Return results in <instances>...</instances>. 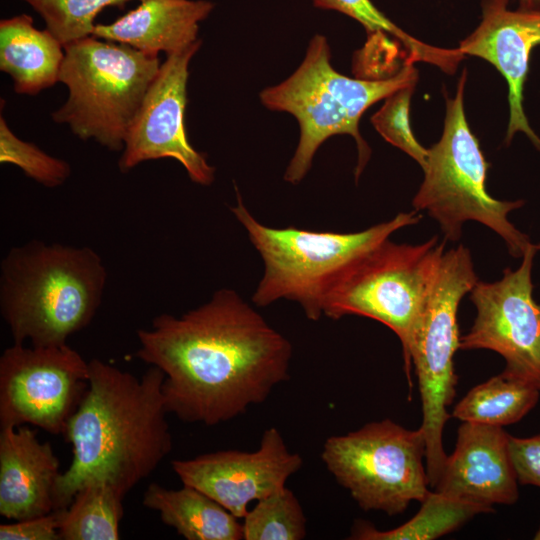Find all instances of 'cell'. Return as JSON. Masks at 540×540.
I'll use <instances>...</instances> for the list:
<instances>
[{
	"mask_svg": "<svg viewBox=\"0 0 540 540\" xmlns=\"http://www.w3.org/2000/svg\"><path fill=\"white\" fill-rule=\"evenodd\" d=\"M137 338V357L164 374L167 412L187 423L229 421L289 378L290 341L232 289L180 316L154 317Z\"/></svg>",
	"mask_w": 540,
	"mask_h": 540,
	"instance_id": "1",
	"label": "cell"
},
{
	"mask_svg": "<svg viewBox=\"0 0 540 540\" xmlns=\"http://www.w3.org/2000/svg\"><path fill=\"white\" fill-rule=\"evenodd\" d=\"M163 380L155 366L138 378L100 359L89 361L87 391L64 433L73 457L57 482L55 510L67 508L76 491L94 481L125 497L170 453Z\"/></svg>",
	"mask_w": 540,
	"mask_h": 540,
	"instance_id": "2",
	"label": "cell"
},
{
	"mask_svg": "<svg viewBox=\"0 0 540 540\" xmlns=\"http://www.w3.org/2000/svg\"><path fill=\"white\" fill-rule=\"evenodd\" d=\"M106 283L91 247L34 239L10 248L0 263V313L13 343L67 344L93 320Z\"/></svg>",
	"mask_w": 540,
	"mask_h": 540,
	"instance_id": "3",
	"label": "cell"
},
{
	"mask_svg": "<svg viewBox=\"0 0 540 540\" xmlns=\"http://www.w3.org/2000/svg\"><path fill=\"white\" fill-rule=\"evenodd\" d=\"M417 78V71L410 64L383 79H354L340 74L330 63L326 37L313 36L295 72L260 93L266 108L292 114L300 127L298 145L284 180L291 184L301 182L321 144L333 135L348 134L355 139L358 149L354 173L357 181L371 154L359 132L360 118L371 105Z\"/></svg>",
	"mask_w": 540,
	"mask_h": 540,
	"instance_id": "4",
	"label": "cell"
},
{
	"mask_svg": "<svg viewBox=\"0 0 540 540\" xmlns=\"http://www.w3.org/2000/svg\"><path fill=\"white\" fill-rule=\"evenodd\" d=\"M230 209L264 262L252 302L264 307L277 300H290L298 303L312 321L321 318L329 290L352 261L421 219L414 210L351 233L273 228L249 212L237 188L236 204Z\"/></svg>",
	"mask_w": 540,
	"mask_h": 540,
	"instance_id": "5",
	"label": "cell"
},
{
	"mask_svg": "<svg viewBox=\"0 0 540 540\" xmlns=\"http://www.w3.org/2000/svg\"><path fill=\"white\" fill-rule=\"evenodd\" d=\"M59 82L65 103L52 113L81 140L111 151L123 149L127 133L158 74V55L90 36L64 46Z\"/></svg>",
	"mask_w": 540,
	"mask_h": 540,
	"instance_id": "6",
	"label": "cell"
},
{
	"mask_svg": "<svg viewBox=\"0 0 540 540\" xmlns=\"http://www.w3.org/2000/svg\"><path fill=\"white\" fill-rule=\"evenodd\" d=\"M466 79L464 69L455 97L446 96L443 133L428 149L424 178L412 204L415 211H426L439 224L445 240L458 241L463 224L476 221L497 233L511 256L522 258L532 242L507 216L525 201H502L487 192L488 163L464 111Z\"/></svg>",
	"mask_w": 540,
	"mask_h": 540,
	"instance_id": "7",
	"label": "cell"
},
{
	"mask_svg": "<svg viewBox=\"0 0 540 540\" xmlns=\"http://www.w3.org/2000/svg\"><path fill=\"white\" fill-rule=\"evenodd\" d=\"M445 250L434 236L421 244L386 239L352 261L329 290L323 315H357L376 320L399 338L411 385L414 331Z\"/></svg>",
	"mask_w": 540,
	"mask_h": 540,
	"instance_id": "8",
	"label": "cell"
},
{
	"mask_svg": "<svg viewBox=\"0 0 540 540\" xmlns=\"http://www.w3.org/2000/svg\"><path fill=\"white\" fill-rule=\"evenodd\" d=\"M478 281L469 249L444 252L418 319L410 349L422 403L426 470L431 489L446 461L442 435L456 394L454 356L460 345L457 312L460 301Z\"/></svg>",
	"mask_w": 540,
	"mask_h": 540,
	"instance_id": "9",
	"label": "cell"
},
{
	"mask_svg": "<svg viewBox=\"0 0 540 540\" xmlns=\"http://www.w3.org/2000/svg\"><path fill=\"white\" fill-rule=\"evenodd\" d=\"M321 459L364 511L401 514L430 492L422 431L390 419L327 438Z\"/></svg>",
	"mask_w": 540,
	"mask_h": 540,
	"instance_id": "10",
	"label": "cell"
},
{
	"mask_svg": "<svg viewBox=\"0 0 540 540\" xmlns=\"http://www.w3.org/2000/svg\"><path fill=\"white\" fill-rule=\"evenodd\" d=\"M89 385V361L68 344H15L0 357V427L30 424L59 435Z\"/></svg>",
	"mask_w": 540,
	"mask_h": 540,
	"instance_id": "11",
	"label": "cell"
},
{
	"mask_svg": "<svg viewBox=\"0 0 540 540\" xmlns=\"http://www.w3.org/2000/svg\"><path fill=\"white\" fill-rule=\"evenodd\" d=\"M540 244H530L520 266L506 268L495 282L477 281L470 293L474 323L459 349L500 354L503 374L540 391V303L533 297L532 268Z\"/></svg>",
	"mask_w": 540,
	"mask_h": 540,
	"instance_id": "12",
	"label": "cell"
},
{
	"mask_svg": "<svg viewBox=\"0 0 540 540\" xmlns=\"http://www.w3.org/2000/svg\"><path fill=\"white\" fill-rule=\"evenodd\" d=\"M201 43L198 39L167 55L160 65L127 133L118 161L122 173L145 161L170 158L184 167L192 182L213 183L215 168L191 145L184 126L189 63Z\"/></svg>",
	"mask_w": 540,
	"mask_h": 540,
	"instance_id": "13",
	"label": "cell"
},
{
	"mask_svg": "<svg viewBox=\"0 0 540 540\" xmlns=\"http://www.w3.org/2000/svg\"><path fill=\"white\" fill-rule=\"evenodd\" d=\"M171 465L182 484L202 491L243 519L250 502L284 488L288 478L302 467L303 459L289 451L277 428L270 427L253 452L220 450L173 460Z\"/></svg>",
	"mask_w": 540,
	"mask_h": 540,
	"instance_id": "14",
	"label": "cell"
},
{
	"mask_svg": "<svg viewBox=\"0 0 540 540\" xmlns=\"http://www.w3.org/2000/svg\"><path fill=\"white\" fill-rule=\"evenodd\" d=\"M509 0H482V19L460 42L464 55L480 57L496 67L508 84L509 121L505 142L524 133L540 152V137L530 126L523 106L530 56L540 45V8L511 10Z\"/></svg>",
	"mask_w": 540,
	"mask_h": 540,
	"instance_id": "15",
	"label": "cell"
},
{
	"mask_svg": "<svg viewBox=\"0 0 540 540\" xmlns=\"http://www.w3.org/2000/svg\"><path fill=\"white\" fill-rule=\"evenodd\" d=\"M503 427L463 422L453 453L431 489L445 496L493 508L519 498L518 479Z\"/></svg>",
	"mask_w": 540,
	"mask_h": 540,
	"instance_id": "16",
	"label": "cell"
},
{
	"mask_svg": "<svg viewBox=\"0 0 540 540\" xmlns=\"http://www.w3.org/2000/svg\"><path fill=\"white\" fill-rule=\"evenodd\" d=\"M49 442L25 425L0 431V515L19 521L55 510L54 492L62 472Z\"/></svg>",
	"mask_w": 540,
	"mask_h": 540,
	"instance_id": "17",
	"label": "cell"
},
{
	"mask_svg": "<svg viewBox=\"0 0 540 540\" xmlns=\"http://www.w3.org/2000/svg\"><path fill=\"white\" fill-rule=\"evenodd\" d=\"M214 7L208 0H144L112 23L96 24L92 36L170 55L198 40L199 25Z\"/></svg>",
	"mask_w": 540,
	"mask_h": 540,
	"instance_id": "18",
	"label": "cell"
},
{
	"mask_svg": "<svg viewBox=\"0 0 540 540\" xmlns=\"http://www.w3.org/2000/svg\"><path fill=\"white\" fill-rule=\"evenodd\" d=\"M65 50L46 28L20 14L0 21V70L17 94L36 95L59 82Z\"/></svg>",
	"mask_w": 540,
	"mask_h": 540,
	"instance_id": "19",
	"label": "cell"
},
{
	"mask_svg": "<svg viewBox=\"0 0 540 540\" xmlns=\"http://www.w3.org/2000/svg\"><path fill=\"white\" fill-rule=\"evenodd\" d=\"M182 485L168 489L151 483L143 494V506L158 512L164 524L187 540L243 539L239 518L202 491Z\"/></svg>",
	"mask_w": 540,
	"mask_h": 540,
	"instance_id": "20",
	"label": "cell"
},
{
	"mask_svg": "<svg viewBox=\"0 0 540 540\" xmlns=\"http://www.w3.org/2000/svg\"><path fill=\"white\" fill-rule=\"evenodd\" d=\"M494 509L451 498L430 490L418 513L403 525L379 530L370 523L356 521L350 539L355 540H430L448 534L480 513Z\"/></svg>",
	"mask_w": 540,
	"mask_h": 540,
	"instance_id": "21",
	"label": "cell"
},
{
	"mask_svg": "<svg viewBox=\"0 0 540 540\" xmlns=\"http://www.w3.org/2000/svg\"><path fill=\"white\" fill-rule=\"evenodd\" d=\"M540 391L501 373L472 388L452 411L462 422L503 427L520 421L537 404Z\"/></svg>",
	"mask_w": 540,
	"mask_h": 540,
	"instance_id": "22",
	"label": "cell"
},
{
	"mask_svg": "<svg viewBox=\"0 0 540 540\" xmlns=\"http://www.w3.org/2000/svg\"><path fill=\"white\" fill-rule=\"evenodd\" d=\"M124 496L105 482L80 487L65 509L60 540H118Z\"/></svg>",
	"mask_w": 540,
	"mask_h": 540,
	"instance_id": "23",
	"label": "cell"
},
{
	"mask_svg": "<svg viewBox=\"0 0 540 540\" xmlns=\"http://www.w3.org/2000/svg\"><path fill=\"white\" fill-rule=\"evenodd\" d=\"M315 7L343 13L361 23L371 34H385L399 41L407 53L405 64L423 61L452 74L464 55L458 48L444 49L425 44L404 32L371 0H312Z\"/></svg>",
	"mask_w": 540,
	"mask_h": 540,
	"instance_id": "24",
	"label": "cell"
},
{
	"mask_svg": "<svg viewBox=\"0 0 540 540\" xmlns=\"http://www.w3.org/2000/svg\"><path fill=\"white\" fill-rule=\"evenodd\" d=\"M243 520L245 540H302L307 534L302 506L286 486L258 500Z\"/></svg>",
	"mask_w": 540,
	"mask_h": 540,
	"instance_id": "25",
	"label": "cell"
},
{
	"mask_svg": "<svg viewBox=\"0 0 540 540\" xmlns=\"http://www.w3.org/2000/svg\"><path fill=\"white\" fill-rule=\"evenodd\" d=\"M43 19L63 46L92 36L95 18L106 7L123 8L131 0H21Z\"/></svg>",
	"mask_w": 540,
	"mask_h": 540,
	"instance_id": "26",
	"label": "cell"
},
{
	"mask_svg": "<svg viewBox=\"0 0 540 540\" xmlns=\"http://www.w3.org/2000/svg\"><path fill=\"white\" fill-rule=\"evenodd\" d=\"M0 162L17 166L27 177L48 188L61 186L71 175L68 162L51 156L37 145L17 137L2 114Z\"/></svg>",
	"mask_w": 540,
	"mask_h": 540,
	"instance_id": "27",
	"label": "cell"
},
{
	"mask_svg": "<svg viewBox=\"0 0 540 540\" xmlns=\"http://www.w3.org/2000/svg\"><path fill=\"white\" fill-rule=\"evenodd\" d=\"M416 82H411L387 96L382 107L372 116L371 122L387 142L408 154L423 168L428 149L415 138L409 116Z\"/></svg>",
	"mask_w": 540,
	"mask_h": 540,
	"instance_id": "28",
	"label": "cell"
},
{
	"mask_svg": "<svg viewBox=\"0 0 540 540\" xmlns=\"http://www.w3.org/2000/svg\"><path fill=\"white\" fill-rule=\"evenodd\" d=\"M65 509L46 515L0 525L1 540H59Z\"/></svg>",
	"mask_w": 540,
	"mask_h": 540,
	"instance_id": "29",
	"label": "cell"
},
{
	"mask_svg": "<svg viewBox=\"0 0 540 540\" xmlns=\"http://www.w3.org/2000/svg\"><path fill=\"white\" fill-rule=\"evenodd\" d=\"M510 454L518 483L540 487V434L528 438L510 436Z\"/></svg>",
	"mask_w": 540,
	"mask_h": 540,
	"instance_id": "30",
	"label": "cell"
},
{
	"mask_svg": "<svg viewBox=\"0 0 540 540\" xmlns=\"http://www.w3.org/2000/svg\"><path fill=\"white\" fill-rule=\"evenodd\" d=\"M519 8L522 9H537L540 8V0H517Z\"/></svg>",
	"mask_w": 540,
	"mask_h": 540,
	"instance_id": "31",
	"label": "cell"
},
{
	"mask_svg": "<svg viewBox=\"0 0 540 540\" xmlns=\"http://www.w3.org/2000/svg\"><path fill=\"white\" fill-rule=\"evenodd\" d=\"M534 539H540V526H539L537 532L535 533Z\"/></svg>",
	"mask_w": 540,
	"mask_h": 540,
	"instance_id": "32",
	"label": "cell"
},
{
	"mask_svg": "<svg viewBox=\"0 0 540 540\" xmlns=\"http://www.w3.org/2000/svg\"><path fill=\"white\" fill-rule=\"evenodd\" d=\"M139 1L141 2V1H144V0H139Z\"/></svg>",
	"mask_w": 540,
	"mask_h": 540,
	"instance_id": "33",
	"label": "cell"
}]
</instances>
